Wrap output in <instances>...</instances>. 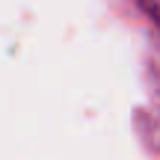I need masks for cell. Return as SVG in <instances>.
<instances>
[{"instance_id":"obj_1","label":"cell","mask_w":160,"mask_h":160,"mask_svg":"<svg viewBox=\"0 0 160 160\" xmlns=\"http://www.w3.org/2000/svg\"><path fill=\"white\" fill-rule=\"evenodd\" d=\"M139 3H142V9L148 12V18L160 27V0H139Z\"/></svg>"},{"instance_id":"obj_2","label":"cell","mask_w":160,"mask_h":160,"mask_svg":"<svg viewBox=\"0 0 160 160\" xmlns=\"http://www.w3.org/2000/svg\"><path fill=\"white\" fill-rule=\"evenodd\" d=\"M151 65H154V77L160 80V45H157V51H154V59H151Z\"/></svg>"}]
</instances>
